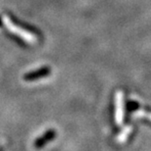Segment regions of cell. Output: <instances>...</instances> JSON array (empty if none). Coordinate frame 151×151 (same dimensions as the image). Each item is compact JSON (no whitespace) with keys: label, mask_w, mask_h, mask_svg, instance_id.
<instances>
[{"label":"cell","mask_w":151,"mask_h":151,"mask_svg":"<svg viewBox=\"0 0 151 151\" xmlns=\"http://www.w3.org/2000/svg\"><path fill=\"white\" fill-rule=\"evenodd\" d=\"M51 74V68L48 66L38 68L35 71H31L24 76V80L26 81H35L39 78H43L48 77Z\"/></svg>","instance_id":"6da1fadb"},{"label":"cell","mask_w":151,"mask_h":151,"mask_svg":"<svg viewBox=\"0 0 151 151\" xmlns=\"http://www.w3.org/2000/svg\"><path fill=\"white\" fill-rule=\"evenodd\" d=\"M56 137H57V132L55 129H48L43 134L40 135V137H37V139L35 140V148H42V147H44L47 143H49L50 141L55 139Z\"/></svg>","instance_id":"7a4b0ae2"},{"label":"cell","mask_w":151,"mask_h":151,"mask_svg":"<svg viewBox=\"0 0 151 151\" xmlns=\"http://www.w3.org/2000/svg\"><path fill=\"white\" fill-rule=\"evenodd\" d=\"M9 20L11 21L12 24H14L15 26L18 27V28L21 29H23V31L28 32H29V34L35 35V37H41L40 32H39L37 28H35L34 26H31V25H29V24H27V23H24L23 21L17 19L16 17L12 16V15L9 16Z\"/></svg>","instance_id":"3957f363"},{"label":"cell","mask_w":151,"mask_h":151,"mask_svg":"<svg viewBox=\"0 0 151 151\" xmlns=\"http://www.w3.org/2000/svg\"><path fill=\"white\" fill-rule=\"evenodd\" d=\"M139 108V103L134 100H128L126 103V113L131 114Z\"/></svg>","instance_id":"277c9868"},{"label":"cell","mask_w":151,"mask_h":151,"mask_svg":"<svg viewBox=\"0 0 151 151\" xmlns=\"http://www.w3.org/2000/svg\"><path fill=\"white\" fill-rule=\"evenodd\" d=\"M9 37H11L12 39H14L15 41L17 42L18 44L19 45H21V46H26V43L24 42V40L21 37H17V35H9Z\"/></svg>","instance_id":"5b68a950"},{"label":"cell","mask_w":151,"mask_h":151,"mask_svg":"<svg viewBox=\"0 0 151 151\" xmlns=\"http://www.w3.org/2000/svg\"><path fill=\"white\" fill-rule=\"evenodd\" d=\"M2 27H3V23H2L1 18H0V28H2Z\"/></svg>","instance_id":"8992f818"}]
</instances>
